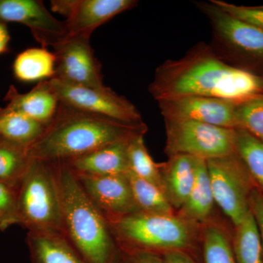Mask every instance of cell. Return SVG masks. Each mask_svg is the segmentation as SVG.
I'll list each match as a JSON object with an SVG mask.
<instances>
[{"label": "cell", "mask_w": 263, "mask_h": 263, "mask_svg": "<svg viewBox=\"0 0 263 263\" xmlns=\"http://www.w3.org/2000/svg\"><path fill=\"white\" fill-rule=\"evenodd\" d=\"M148 91L157 102L204 96L238 105L263 96V65L235 63L221 56L212 45L199 43L179 60L159 66Z\"/></svg>", "instance_id": "obj_1"}, {"label": "cell", "mask_w": 263, "mask_h": 263, "mask_svg": "<svg viewBox=\"0 0 263 263\" xmlns=\"http://www.w3.org/2000/svg\"><path fill=\"white\" fill-rule=\"evenodd\" d=\"M145 123H124L60 103L42 136L28 148L34 160L57 162L77 158L114 142L146 135Z\"/></svg>", "instance_id": "obj_2"}, {"label": "cell", "mask_w": 263, "mask_h": 263, "mask_svg": "<svg viewBox=\"0 0 263 263\" xmlns=\"http://www.w3.org/2000/svg\"><path fill=\"white\" fill-rule=\"evenodd\" d=\"M62 212V233L86 263H112L119 252L108 221L65 162H52Z\"/></svg>", "instance_id": "obj_3"}, {"label": "cell", "mask_w": 263, "mask_h": 263, "mask_svg": "<svg viewBox=\"0 0 263 263\" xmlns=\"http://www.w3.org/2000/svg\"><path fill=\"white\" fill-rule=\"evenodd\" d=\"M106 219L118 248L127 254L148 252L162 255L171 251H182L202 261V226L177 214L159 215L139 211Z\"/></svg>", "instance_id": "obj_4"}, {"label": "cell", "mask_w": 263, "mask_h": 263, "mask_svg": "<svg viewBox=\"0 0 263 263\" xmlns=\"http://www.w3.org/2000/svg\"><path fill=\"white\" fill-rule=\"evenodd\" d=\"M15 193L21 224L29 231L62 233L61 203L52 162L32 159Z\"/></svg>", "instance_id": "obj_5"}, {"label": "cell", "mask_w": 263, "mask_h": 263, "mask_svg": "<svg viewBox=\"0 0 263 263\" xmlns=\"http://www.w3.org/2000/svg\"><path fill=\"white\" fill-rule=\"evenodd\" d=\"M210 22L213 48L242 65H263V30L230 15L211 0L195 3Z\"/></svg>", "instance_id": "obj_6"}, {"label": "cell", "mask_w": 263, "mask_h": 263, "mask_svg": "<svg viewBox=\"0 0 263 263\" xmlns=\"http://www.w3.org/2000/svg\"><path fill=\"white\" fill-rule=\"evenodd\" d=\"M167 157L187 155L205 161L235 153V129L205 123L164 119Z\"/></svg>", "instance_id": "obj_7"}, {"label": "cell", "mask_w": 263, "mask_h": 263, "mask_svg": "<svg viewBox=\"0 0 263 263\" xmlns=\"http://www.w3.org/2000/svg\"><path fill=\"white\" fill-rule=\"evenodd\" d=\"M206 163L216 205L233 227L239 226L250 212L249 198L255 183L235 152Z\"/></svg>", "instance_id": "obj_8"}, {"label": "cell", "mask_w": 263, "mask_h": 263, "mask_svg": "<svg viewBox=\"0 0 263 263\" xmlns=\"http://www.w3.org/2000/svg\"><path fill=\"white\" fill-rule=\"evenodd\" d=\"M52 88L60 103L100 117L124 123L143 122L141 114L127 99L117 94L111 89L100 90L67 84L51 79Z\"/></svg>", "instance_id": "obj_9"}, {"label": "cell", "mask_w": 263, "mask_h": 263, "mask_svg": "<svg viewBox=\"0 0 263 263\" xmlns=\"http://www.w3.org/2000/svg\"><path fill=\"white\" fill-rule=\"evenodd\" d=\"M89 40L80 36H68L53 48L56 70L53 79L93 89H109L104 84L101 65L95 56Z\"/></svg>", "instance_id": "obj_10"}, {"label": "cell", "mask_w": 263, "mask_h": 263, "mask_svg": "<svg viewBox=\"0 0 263 263\" xmlns=\"http://www.w3.org/2000/svg\"><path fill=\"white\" fill-rule=\"evenodd\" d=\"M136 0H53L51 8L65 17L68 36L90 38L95 29L135 8Z\"/></svg>", "instance_id": "obj_11"}, {"label": "cell", "mask_w": 263, "mask_h": 263, "mask_svg": "<svg viewBox=\"0 0 263 263\" xmlns=\"http://www.w3.org/2000/svg\"><path fill=\"white\" fill-rule=\"evenodd\" d=\"M0 21L25 25L43 48H54L68 37L65 22L55 18L42 1L0 0Z\"/></svg>", "instance_id": "obj_12"}, {"label": "cell", "mask_w": 263, "mask_h": 263, "mask_svg": "<svg viewBox=\"0 0 263 263\" xmlns=\"http://www.w3.org/2000/svg\"><path fill=\"white\" fill-rule=\"evenodd\" d=\"M164 119L193 121L236 129V104L221 99L187 96L157 102Z\"/></svg>", "instance_id": "obj_13"}, {"label": "cell", "mask_w": 263, "mask_h": 263, "mask_svg": "<svg viewBox=\"0 0 263 263\" xmlns=\"http://www.w3.org/2000/svg\"><path fill=\"white\" fill-rule=\"evenodd\" d=\"M127 174L106 176L75 175L88 197L108 218L139 212Z\"/></svg>", "instance_id": "obj_14"}, {"label": "cell", "mask_w": 263, "mask_h": 263, "mask_svg": "<svg viewBox=\"0 0 263 263\" xmlns=\"http://www.w3.org/2000/svg\"><path fill=\"white\" fill-rule=\"evenodd\" d=\"M132 138L109 143L77 158L62 162L77 174H126L129 171L128 146Z\"/></svg>", "instance_id": "obj_15"}, {"label": "cell", "mask_w": 263, "mask_h": 263, "mask_svg": "<svg viewBox=\"0 0 263 263\" xmlns=\"http://www.w3.org/2000/svg\"><path fill=\"white\" fill-rule=\"evenodd\" d=\"M5 100L8 102L6 108L24 114L46 127L56 116L60 104L49 80L38 83L24 94L10 86Z\"/></svg>", "instance_id": "obj_16"}, {"label": "cell", "mask_w": 263, "mask_h": 263, "mask_svg": "<svg viewBox=\"0 0 263 263\" xmlns=\"http://www.w3.org/2000/svg\"><path fill=\"white\" fill-rule=\"evenodd\" d=\"M162 190L176 212L187 200L196 176L195 158L175 155L160 163Z\"/></svg>", "instance_id": "obj_17"}, {"label": "cell", "mask_w": 263, "mask_h": 263, "mask_svg": "<svg viewBox=\"0 0 263 263\" xmlns=\"http://www.w3.org/2000/svg\"><path fill=\"white\" fill-rule=\"evenodd\" d=\"M27 240L32 263H86L60 232L29 231Z\"/></svg>", "instance_id": "obj_18"}, {"label": "cell", "mask_w": 263, "mask_h": 263, "mask_svg": "<svg viewBox=\"0 0 263 263\" xmlns=\"http://www.w3.org/2000/svg\"><path fill=\"white\" fill-rule=\"evenodd\" d=\"M195 168L196 176L193 187L187 200L176 214L186 220L202 226L214 219L216 202L206 161L195 158Z\"/></svg>", "instance_id": "obj_19"}, {"label": "cell", "mask_w": 263, "mask_h": 263, "mask_svg": "<svg viewBox=\"0 0 263 263\" xmlns=\"http://www.w3.org/2000/svg\"><path fill=\"white\" fill-rule=\"evenodd\" d=\"M56 70V56L47 48H30L19 53L13 63L18 80L35 82L53 79Z\"/></svg>", "instance_id": "obj_20"}, {"label": "cell", "mask_w": 263, "mask_h": 263, "mask_svg": "<svg viewBox=\"0 0 263 263\" xmlns=\"http://www.w3.org/2000/svg\"><path fill=\"white\" fill-rule=\"evenodd\" d=\"M201 258L203 263H236L233 233L215 218L202 226Z\"/></svg>", "instance_id": "obj_21"}, {"label": "cell", "mask_w": 263, "mask_h": 263, "mask_svg": "<svg viewBox=\"0 0 263 263\" xmlns=\"http://www.w3.org/2000/svg\"><path fill=\"white\" fill-rule=\"evenodd\" d=\"M46 126L8 108H0V138L29 147L39 139Z\"/></svg>", "instance_id": "obj_22"}, {"label": "cell", "mask_w": 263, "mask_h": 263, "mask_svg": "<svg viewBox=\"0 0 263 263\" xmlns=\"http://www.w3.org/2000/svg\"><path fill=\"white\" fill-rule=\"evenodd\" d=\"M32 159L28 147L0 138V181L16 191Z\"/></svg>", "instance_id": "obj_23"}, {"label": "cell", "mask_w": 263, "mask_h": 263, "mask_svg": "<svg viewBox=\"0 0 263 263\" xmlns=\"http://www.w3.org/2000/svg\"><path fill=\"white\" fill-rule=\"evenodd\" d=\"M127 176L140 212L159 215H174L176 214L163 192L154 183L138 177L130 171Z\"/></svg>", "instance_id": "obj_24"}, {"label": "cell", "mask_w": 263, "mask_h": 263, "mask_svg": "<svg viewBox=\"0 0 263 263\" xmlns=\"http://www.w3.org/2000/svg\"><path fill=\"white\" fill-rule=\"evenodd\" d=\"M233 247L236 263H262L260 237L251 212L239 226L234 227Z\"/></svg>", "instance_id": "obj_25"}, {"label": "cell", "mask_w": 263, "mask_h": 263, "mask_svg": "<svg viewBox=\"0 0 263 263\" xmlns=\"http://www.w3.org/2000/svg\"><path fill=\"white\" fill-rule=\"evenodd\" d=\"M235 152L256 186L263 193V141L245 129H235Z\"/></svg>", "instance_id": "obj_26"}, {"label": "cell", "mask_w": 263, "mask_h": 263, "mask_svg": "<svg viewBox=\"0 0 263 263\" xmlns=\"http://www.w3.org/2000/svg\"><path fill=\"white\" fill-rule=\"evenodd\" d=\"M145 135H138L130 140L128 146L129 171L138 177L149 181L162 190L160 163L150 155L144 142Z\"/></svg>", "instance_id": "obj_27"}, {"label": "cell", "mask_w": 263, "mask_h": 263, "mask_svg": "<svg viewBox=\"0 0 263 263\" xmlns=\"http://www.w3.org/2000/svg\"><path fill=\"white\" fill-rule=\"evenodd\" d=\"M235 121L236 129H245L263 141V96L238 104Z\"/></svg>", "instance_id": "obj_28"}, {"label": "cell", "mask_w": 263, "mask_h": 263, "mask_svg": "<svg viewBox=\"0 0 263 263\" xmlns=\"http://www.w3.org/2000/svg\"><path fill=\"white\" fill-rule=\"evenodd\" d=\"M20 224L16 193L13 189L0 181V230Z\"/></svg>", "instance_id": "obj_29"}, {"label": "cell", "mask_w": 263, "mask_h": 263, "mask_svg": "<svg viewBox=\"0 0 263 263\" xmlns=\"http://www.w3.org/2000/svg\"><path fill=\"white\" fill-rule=\"evenodd\" d=\"M227 13L247 22L254 27L263 30V8L259 7L240 6L227 3L222 0H212Z\"/></svg>", "instance_id": "obj_30"}, {"label": "cell", "mask_w": 263, "mask_h": 263, "mask_svg": "<svg viewBox=\"0 0 263 263\" xmlns=\"http://www.w3.org/2000/svg\"><path fill=\"white\" fill-rule=\"evenodd\" d=\"M249 209L254 218L260 237L263 263V193L256 187L249 198Z\"/></svg>", "instance_id": "obj_31"}, {"label": "cell", "mask_w": 263, "mask_h": 263, "mask_svg": "<svg viewBox=\"0 0 263 263\" xmlns=\"http://www.w3.org/2000/svg\"><path fill=\"white\" fill-rule=\"evenodd\" d=\"M164 263H200L195 257L182 251H171L162 254Z\"/></svg>", "instance_id": "obj_32"}, {"label": "cell", "mask_w": 263, "mask_h": 263, "mask_svg": "<svg viewBox=\"0 0 263 263\" xmlns=\"http://www.w3.org/2000/svg\"><path fill=\"white\" fill-rule=\"evenodd\" d=\"M129 255L131 256L133 263H164L162 256L160 254L148 253V252H138Z\"/></svg>", "instance_id": "obj_33"}, {"label": "cell", "mask_w": 263, "mask_h": 263, "mask_svg": "<svg viewBox=\"0 0 263 263\" xmlns=\"http://www.w3.org/2000/svg\"><path fill=\"white\" fill-rule=\"evenodd\" d=\"M10 37L6 25L0 21V54L8 51Z\"/></svg>", "instance_id": "obj_34"}, {"label": "cell", "mask_w": 263, "mask_h": 263, "mask_svg": "<svg viewBox=\"0 0 263 263\" xmlns=\"http://www.w3.org/2000/svg\"><path fill=\"white\" fill-rule=\"evenodd\" d=\"M112 263H133L131 256L119 249V252Z\"/></svg>", "instance_id": "obj_35"}, {"label": "cell", "mask_w": 263, "mask_h": 263, "mask_svg": "<svg viewBox=\"0 0 263 263\" xmlns=\"http://www.w3.org/2000/svg\"><path fill=\"white\" fill-rule=\"evenodd\" d=\"M262 8H263V6H262Z\"/></svg>", "instance_id": "obj_36"}]
</instances>
